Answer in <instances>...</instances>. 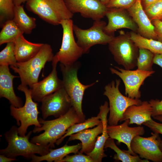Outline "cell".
I'll list each match as a JSON object with an SVG mask.
<instances>
[{
	"label": "cell",
	"mask_w": 162,
	"mask_h": 162,
	"mask_svg": "<svg viewBox=\"0 0 162 162\" xmlns=\"http://www.w3.org/2000/svg\"><path fill=\"white\" fill-rule=\"evenodd\" d=\"M38 119L41 126L35 127L32 131L34 133L44 131L32 138L30 141L39 145L48 146L51 148H54L56 141L64 135L69 127L84 121L73 106L66 114L56 119L45 120L40 118Z\"/></svg>",
	"instance_id": "1"
},
{
	"label": "cell",
	"mask_w": 162,
	"mask_h": 162,
	"mask_svg": "<svg viewBox=\"0 0 162 162\" xmlns=\"http://www.w3.org/2000/svg\"><path fill=\"white\" fill-rule=\"evenodd\" d=\"M32 132L30 131L26 135L21 136L18 134V128L13 126L4 134L8 146L6 148L0 150V154L11 158H16L17 156H22L30 159L35 154L40 156L47 154L51 148L48 146L39 145L29 141Z\"/></svg>",
	"instance_id": "2"
},
{
	"label": "cell",
	"mask_w": 162,
	"mask_h": 162,
	"mask_svg": "<svg viewBox=\"0 0 162 162\" xmlns=\"http://www.w3.org/2000/svg\"><path fill=\"white\" fill-rule=\"evenodd\" d=\"M54 55L51 46L44 44L39 52L33 57L23 62H17L16 67L10 68L20 78L21 84L32 86L38 82L40 72L47 62L52 61Z\"/></svg>",
	"instance_id": "3"
},
{
	"label": "cell",
	"mask_w": 162,
	"mask_h": 162,
	"mask_svg": "<svg viewBox=\"0 0 162 162\" xmlns=\"http://www.w3.org/2000/svg\"><path fill=\"white\" fill-rule=\"evenodd\" d=\"M26 7L28 11L54 26L60 25L63 20L71 19L74 15L64 0H28Z\"/></svg>",
	"instance_id": "4"
},
{
	"label": "cell",
	"mask_w": 162,
	"mask_h": 162,
	"mask_svg": "<svg viewBox=\"0 0 162 162\" xmlns=\"http://www.w3.org/2000/svg\"><path fill=\"white\" fill-rule=\"evenodd\" d=\"M60 65L63 76V87L70 98L72 106L79 116L84 121L85 116L82 109L84 92L98 81L88 85L82 84L77 76V71L80 67L78 63L75 62L71 65L66 66L60 64Z\"/></svg>",
	"instance_id": "5"
},
{
	"label": "cell",
	"mask_w": 162,
	"mask_h": 162,
	"mask_svg": "<svg viewBox=\"0 0 162 162\" xmlns=\"http://www.w3.org/2000/svg\"><path fill=\"white\" fill-rule=\"evenodd\" d=\"M19 91L24 92L26 98L24 105L21 107H16L11 105L10 107L11 115L16 120L18 131L19 135H26L28 127L34 125L35 127H40L41 124L38 119L40 113L38 109V104L34 102L32 96L31 88L28 86L22 84L17 87Z\"/></svg>",
	"instance_id": "6"
},
{
	"label": "cell",
	"mask_w": 162,
	"mask_h": 162,
	"mask_svg": "<svg viewBox=\"0 0 162 162\" xmlns=\"http://www.w3.org/2000/svg\"><path fill=\"white\" fill-rule=\"evenodd\" d=\"M120 79H116L106 85L103 94L107 97L109 102L110 114L108 120L109 125L118 124L122 122L124 113L127 109L132 105H140L142 101L140 99H133L123 95L119 87Z\"/></svg>",
	"instance_id": "7"
},
{
	"label": "cell",
	"mask_w": 162,
	"mask_h": 162,
	"mask_svg": "<svg viewBox=\"0 0 162 162\" xmlns=\"http://www.w3.org/2000/svg\"><path fill=\"white\" fill-rule=\"evenodd\" d=\"M109 49L116 62L125 69L132 70L136 66L139 49L128 36L123 33L108 44Z\"/></svg>",
	"instance_id": "8"
},
{
	"label": "cell",
	"mask_w": 162,
	"mask_h": 162,
	"mask_svg": "<svg viewBox=\"0 0 162 162\" xmlns=\"http://www.w3.org/2000/svg\"><path fill=\"white\" fill-rule=\"evenodd\" d=\"M60 25L63 29L62 43L52 62H60L65 66L71 65L81 57L84 54L83 51L75 40L73 30L74 24L71 19L63 20Z\"/></svg>",
	"instance_id": "9"
},
{
	"label": "cell",
	"mask_w": 162,
	"mask_h": 162,
	"mask_svg": "<svg viewBox=\"0 0 162 162\" xmlns=\"http://www.w3.org/2000/svg\"><path fill=\"white\" fill-rule=\"evenodd\" d=\"M106 25V22L101 20L94 21L92 26L87 29H82L74 24L73 32L77 39V43L84 54L88 53L92 46L108 44L112 39L114 36L104 31Z\"/></svg>",
	"instance_id": "10"
},
{
	"label": "cell",
	"mask_w": 162,
	"mask_h": 162,
	"mask_svg": "<svg viewBox=\"0 0 162 162\" xmlns=\"http://www.w3.org/2000/svg\"><path fill=\"white\" fill-rule=\"evenodd\" d=\"M114 68H110L111 72L122 80L124 85L125 95L133 99H140L141 96L140 90V86L143 84L146 78L151 76L155 72L153 70L147 71L138 69L127 70L117 66Z\"/></svg>",
	"instance_id": "11"
},
{
	"label": "cell",
	"mask_w": 162,
	"mask_h": 162,
	"mask_svg": "<svg viewBox=\"0 0 162 162\" xmlns=\"http://www.w3.org/2000/svg\"><path fill=\"white\" fill-rule=\"evenodd\" d=\"M41 102L40 110L44 120L50 116L59 117L72 106L70 98L63 87L45 97Z\"/></svg>",
	"instance_id": "12"
},
{
	"label": "cell",
	"mask_w": 162,
	"mask_h": 162,
	"mask_svg": "<svg viewBox=\"0 0 162 162\" xmlns=\"http://www.w3.org/2000/svg\"><path fill=\"white\" fill-rule=\"evenodd\" d=\"M151 134L147 137L139 135L135 137L131 142V149L142 159L162 162V152L159 147L161 138L159 134L154 132Z\"/></svg>",
	"instance_id": "13"
},
{
	"label": "cell",
	"mask_w": 162,
	"mask_h": 162,
	"mask_svg": "<svg viewBox=\"0 0 162 162\" xmlns=\"http://www.w3.org/2000/svg\"><path fill=\"white\" fill-rule=\"evenodd\" d=\"M70 11L79 13L85 18L94 21L101 20L105 15L107 8L99 0H64Z\"/></svg>",
	"instance_id": "14"
},
{
	"label": "cell",
	"mask_w": 162,
	"mask_h": 162,
	"mask_svg": "<svg viewBox=\"0 0 162 162\" xmlns=\"http://www.w3.org/2000/svg\"><path fill=\"white\" fill-rule=\"evenodd\" d=\"M129 120L127 119L121 124L107 125V132L109 137L117 140L118 143L125 144L128 150H123L125 152L133 155H136L131 150L130 144L133 139L136 136L143 135L145 130L143 127H130L129 126Z\"/></svg>",
	"instance_id": "15"
},
{
	"label": "cell",
	"mask_w": 162,
	"mask_h": 162,
	"mask_svg": "<svg viewBox=\"0 0 162 162\" xmlns=\"http://www.w3.org/2000/svg\"><path fill=\"white\" fill-rule=\"evenodd\" d=\"M57 63L52 62V70L50 74L30 88L32 96L34 101L41 102L45 97L63 87L62 80L59 79L57 75Z\"/></svg>",
	"instance_id": "16"
},
{
	"label": "cell",
	"mask_w": 162,
	"mask_h": 162,
	"mask_svg": "<svg viewBox=\"0 0 162 162\" xmlns=\"http://www.w3.org/2000/svg\"><path fill=\"white\" fill-rule=\"evenodd\" d=\"M105 16L108 19V23L104 28L107 34L113 35L117 30L127 28L133 32L138 31L137 25L129 13L125 9L107 8Z\"/></svg>",
	"instance_id": "17"
},
{
	"label": "cell",
	"mask_w": 162,
	"mask_h": 162,
	"mask_svg": "<svg viewBox=\"0 0 162 162\" xmlns=\"http://www.w3.org/2000/svg\"><path fill=\"white\" fill-rule=\"evenodd\" d=\"M127 10L137 25L140 34L146 38L157 40L154 26L146 13L141 0H136L134 4Z\"/></svg>",
	"instance_id": "18"
},
{
	"label": "cell",
	"mask_w": 162,
	"mask_h": 162,
	"mask_svg": "<svg viewBox=\"0 0 162 162\" xmlns=\"http://www.w3.org/2000/svg\"><path fill=\"white\" fill-rule=\"evenodd\" d=\"M17 77L10 73L8 66H0V97L6 98L11 105L19 108L22 106V102L15 94L13 85L14 79Z\"/></svg>",
	"instance_id": "19"
},
{
	"label": "cell",
	"mask_w": 162,
	"mask_h": 162,
	"mask_svg": "<svg viewBox=\"0 0 162 162\" xmlns=\"http://www.w3.org/2000/svg\"><path fill=\"white\" fill-rule=\"evenodd\" d=\"M109 111L108 103L105 101L104 104L100 107V112L98 114L103 124L102 134L97 137L94 148L92 151L86 154L89 156L94 162H101L103 158L107 157L104 153V148L106 142L109 137L106 129L108 125L107 116Z\"/></svg>",
	"instance_id": "20"
},
{
	"label": "cell",
	"mask_w": 162,
	"mask_h": 162,
	"mask_svg": "<svg viewBox=\"0 0 162 162\" xmlns=\"http://www.w3.org/2000/svg\"><path fill=\"white\" fill-rule=\"evenodd\" d=\"M152 106L147 101H142L140 105H132L124 112L122 122L129 120V125L135 124L141 126L144 123L152 119Z\"/></svg>",
	"instance_id": "21"
},
{
	"label": "cell",
	"mask_w": 162,
	"mask_h": 162,
	"mask_svg": "<svg viewBox=\"0 0 162 162\" xmlns=\"http://www.w3.org/2000/svg\"><path fill=\"white\" fill-rule=\"evenodd\" d=\"M103 126L102 122L96 127L87 129L70 135L68 141L79 140L81 141L82 147L80 152L86 154L94 149L98 135L102 134Z\"/></svg>",
	"instance_id": "22"
},
{
	"label": "cell",
	"mask_w": 162,
	"mask_h": 162,
	"mask_svg": "<svg viewBox=\"0 0 162 162\" xmlns=\"http://www.w3.org/2000/svg\"><path fill=\"white\" fill-rule=\"evenodd\" d=\"M14 52L17 62L27 61L34 56L44 44L31 42L27 40L23 34L14 42Z\"/></svg>",
	"instance_id": "23"
},
{
	"label": "cell",
	"mask_w": 162,
	"mask_h": 162,
	"mask_svg": "<svg viewBox=\"0 0 162 162\" xmlns=\"http://www.w3.org/2000/svg\"><path fill=\"white\" fill-rule=\"evenodd\" d=\"M67 143L62 147L56 149L50 148L47 154L38 156L35 154L32 157L31 162H40L46 160L48 162H60L62 159L68 154L73 153L76 154L82 147L81 143L72 146H68Z\"/></svg>",
	"instance_id": "24"
},
{
	"label": "cell",
	"mask_w": 162,
	"mask_h": 162,
	"mask_svg": "<svg viewBox=\"0 0 162 162\" xmlns=\"http://www.w3.org/2000/svg\"><path fill=\"white\" fill-rule=\"evenodd\" d=\"M18 27L27 34H30L36 27L35 18L28 16L22 6H15L13 19Z\"/></svg>",
	"instance_id": "25"
},
{
	"label": "cell",
	"mask_w": 162,
	"mask_h": 162,
	"mask_svg": "<svg viewBox=\"0 0 162 162\" xmlns=\"http://www.w3.org/2000/svg\"><path fill=\"white\" fill-rule=\"evenodd\" d=\"M130 38L139 49L148 50L154 54H162V43L157 40L148 38L132 32Z\"/></svg>",
	"instance_id": "26"
},
{
	"label": "cell",
	"mask_w": 162,
	"mask_h": 162,
	"mask_svg": "<svg viewBox=\"0 0 162 162\" xmlns=\"http://www.w3.org/2000/svg\"><path fill=\"white\" fill-rule=\"evenodd\" d=\"M0 32V45L9 42H14L24 32L18 27L13 20L5 22Z\"/></svg>",
	"instance_id": "27"
},
{
	"label": "cell",
	"mask_w": 162,
	"mask_h": 162,
	"mask_svg": "<svg viewBox=\"0 0 162 162\" xmlns=\"http://www.w3.org/2000/svg\"><path fill=\"white\" fill-rule=\"evenodd\" d=\"M101 122L98 114L96 116L92 117L83 122L75 124L67 129L64 135L56 141V144L58 145L65 137L84 130L97 126Z\"/></svg>",
	"instance_id": "28"
},
{
	"label": "cell",
	"mask_w": 162,
	"mask_h": 162,
	"mask_svg": "<svg viewBox=\"0 0 162 162\" xmlns=\"http://www.w3.org/2000/svg\"><path fill=\"white\" fill-rule=\"evenodd\" d=\"M109 148L116 152L113 159L122 162H148V160L140 158L139 156L133 155L122 150L118 148L114 142V139L109 137L106 142L104 148Z\"/></svg>",
	"instance_id": "29"
},
{
	"label": "cell",
	"mask_w": 162,
	"mask_h": 162,
	"mask_svg": "<svg viewBox=\"0 0 162 162\" xmlns=\"http://www.w3.org/2000/svg\"><path fill=\"white\" fill-rule=\"evenodd\" d=\"M154 54L150 50L144 49H139L137 58V69L144 71L153 70L152 66Z\"/></svg>",
	"instance_id": "30"
},
{
	"label": "cell",
	"mask_w": 162,
	"mask_h": 162,
	"mask_svg": "<svg viewBox=\"0 0 162 162\" xmlns=\"http://www.w3.org/2000/svg\"><path fill=\"white\" fill-rule=\"evenodd\" d=\"M14 42L8 43L0 52V65L16 66L17 62L14 52Z\"/></svg>",
	"instance_id": "31"
},
{
	"label": "cell",
	"mask_w": 162,
	"mask_h": 162,
	"mask_svg": "<svg viewBox=\"0 0 162 162\" xmlns=\"http://www.w3.org/2000/svg\"><path fill=\"white\" fill-rule=\"evenodd\" d=\"M15 6L13 0H0V20L2 26L6 21L13 19Z\"/></svg>",
	"instance_id": "32"
},
{
	"label": "cell",
	"mask_w": 162,
	"mask_h": 162,
	"mask_svg": "<svg viewBox=\"0 0 162 162\" xmlns=\"http://www.w3.org/2000/svg\"><path fill=\"white\" fill-rule=\"evenodd\" d=\"M149 18L152 21H162V0H158L144 10Z\"/></svg>",
	"instance_id": "33"
},
{
	"label": "cell",
	"mask_w": 162,
	"mask_h": 162,
	"mask_svg": "<svg viewBox=\"0 0 162 162\" xmlns=\"http://www.w3.org/2000/svg\"><path fill=\"white\" fill-rule=\"evenodd\" d=\"M136 0H110L106 5L107 8H129L133 5Z\"/></svg>",
	"instance_id": "34"
},
{
	"label": "cell",
	"mask_w": 162,
	"mask_h": 162,
	"mask_svg": "<svg viewBox=\"0 0 162 162\" xmlns=\"http://www.w3.org/2000/svg\"><path fill=\"white\" fill-rule=\"evenodd\" d=\"M60 162H94L89 155H85L80 152L72 155H68L65 157Z\"/></svg>",
	"instance_id": "35"
},
{
	"label": "cell",
	"mask_w": 162,
	"mask_h": 162,
	"mask_svg": "<svg viewBox=\"0 0 162 162\" xmlns=\"http://www.w3.org/2000/svg\"><path fill=\"white\" fill-rule=\"evenodd\" d=\"M148 102L152 108V117L153 118L157 116H162V99L160 100L157 99H152Z\"/></svg>",
	"instance_id": "36"
},
{
	"label": "cell",
	"mask_w": 162,
	"mask_h": 162,
	"mask_svg": "<svg viewBox=\"0 0 162 162\" xmlns=\"http://www.w3.org/2000/svg\"><path fill=\"white\" fill-rule=\"evenodd\" d=\"M142 124L149 128L153 132L162 134V123L157 122L152 118Z\"/></svg>",
	"instance_id": "37"
},
{
	"label": "cell",
	"mask_w": 162,
	"mask_h": 162,
	"mask_svg": "<svg viewBox=\"0 0 162 162\" xmlns=\"http://www.w3.org/2000/svg\"><path fill=\"white\" fill-rule=\"evenodd\" d=\"M151 22L154 26L157 40L162 43V21L154 20Z\"/></svg>",
	"instance_id": "38"
},
{
	"label": "cell",
	"mask_w": 162,
	"mask_h": 162,
	"mask_svg": "<svg viewBox=\"0 0 162 162\" xmlns=\"http://www.w3.org/2000/svg\"><path fill=\"white\" fill-rule=\"evenodd\" d=\"M153 63L159 65L162 68V54H154Z\"/></svg>",
	"instance_id": "39"
},
{
	"label": "cell",
	"mask_w": 162,
	"mask_h": 162,
	"mask_svg": "<svg viewBox=\"0 0 162 162\" xmlns=\"http://www.w3.org/2000/svg\"><path fill=\"white\" fill-rule=\"evenodd\" d=\"M158 0H141V3L144 10Z\"/></svg>",
	"instance_id": "40"
},
{
	"label": "cell",
	"mask_w": 162,
	"mask_h": 162,
	"mask_svg": "<svg viewBox=\"0 0 162 162\" xmlns=\"http://www.w3.org/2000/svg\"><path fill=\"white\" fill-rule=\"evenodd\" d=\"M16 160V158H9L2 154L0 155V162H10Z\"/></svg>",
	"instance_id": "41"
},
{
	"label": "cell",
	"mask_w": 162,
	"mask_h": 162,
	"mask_svg": "<svg viewBox=\"0 0 162 162\" xmlns=\"http://www.w3.org/2000/svg\"><path fill=\"white\" fill-rule=\"evenodd\" d=\"M28 0H13L15 6L21 5L22 3L27 2Z\"/></svg>",
	"instance_id": "42"
},
{
	"label": "cell",
	"mask_w": 162,
	"mask_h": 162,
	"mask_svg": "<svg viewBox=\"0 0 162 162\" xmlns=\"http://www.w3.org/2000/svg\"><path fill=\"white\" fill-rule=\"evenodd\" d=\"M154 118L156 119L162 123V116L159 115L155 116L153 117Z\"/></svg>",
	"instance_id": "43"
},
{
	"label": "cell",
	"mask_w": 162,
	"mask_h": 162,
	"mask_svg": "<svg viewBox=\"0 0 162 162\" xmlns=\"http://www.w3.org/2000/svg\"><path fill=\"white\" fill-rule=\"evenodd\" d=\"M102 3L106 5L108 3L110 0H99Z\"/></svg>",
	"instance_id": "44"
},
{
	"label": "cell",
	"mask_w": 162,
	"mask_h": 162,
	"mask_svg": "<svg viewBox=\"0 0 162 162\" xmlns=\"http://www.w3.org/2000/svg\"><path fill=\"white\" fill-rule=\"evenodd\" d=\"M159 147L160 150L162 152V140H161L159 144Z\"/></svg>",
	"instance_id": "45"
}]
</instances>
